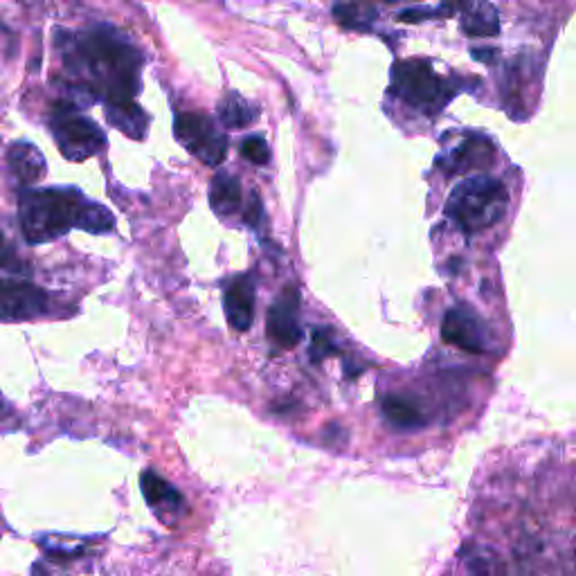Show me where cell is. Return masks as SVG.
Masks as SVG:
<instances>
[{"mask_svg": "<svg viewBox=\"0 0 576 576\" xmlns=\"http://www.w3.org/2000/svg\"><path fill=\"white\" fill-rule=\"evenodd\" d=\"M243 219H246V223L252 225V228H257V225L264 221V207H261V201L257 196H250L246 212H243Z\"/></svg>", "mask_w": 576, "mask_h": 576, "instance_id": "44dd1931", "label": "cell"}, {"mask_svg": "<svg viewBox=\"0 0 576 576\" xmlns=\"http://www.w3.org/2000/svg\"><path fill=\"white\" fill-rule=\"evenodd\" d=\"M241 156L252 162V165H266L270 160V149L261 135H248V138L241 142Z\"/></svg>", "mask_w": 576, "mask_h": 576, "instance_id": "d6986e66", "label": "cell"}, {"mask_svg": "<svg viewBox=\"0 0 576 576\" xmlns=\"http://www.w3.org/2000/svg\"><path fill=\"white\" fill-rule=\"evenodd\" d=\"M48 311V295L23 279L0 277V320L25 322Z\"/></svg>", "mask_w": 576, "mask_h": 576, "instance_id": "52a82bcc", "label": "cell"}, {"mask_svg": "<svg viewBox=\"0 0 576 576\" xmlns=\"http://www.w3.org/2000/svg\"><path fill=\"white\" fill-rule=\"evenodd\" d=\"M441 338L450 345L468 351V354H486L489 351V338L482 320L473 311L457 306L444 315L441 322Z\"/></svg>", "mask_w": 576, "mask_h": 576, "instance_id": "ba28073f", "label": "cell"}, {"mask_svg": "<svg viewBox=\"0 0 576 576\" xmlns=\"http://www.w3.org/2000/svg\"><path fill=\"white\" fill-rule=\"evenodd\" d=\"M174 133L176 140L203 165L216 167L228 156V138L203 113H178Z\"/></svg>", "mask_w": 576, "mask_h": 576, "instance_id": "8992f818", "label": "cell"}, {"mask_svg": "<svg viewBox=\"0 0 576 576\" xmlns=\"http://www.w3.org/2000/svg\"><path fill=\"white\" fill-rule=\"evenodd\" d=\"M255 300L257 288L255 279L250 275H241L228 286L223 297L225 318L234 331H248L252 320H255Z\"/></svg>", "mask_w": 576, "mask_h": 576, "instance_id": "8fae6325", "label": "cell"}, {"mask_svg": "<svg viewBox=\"0 0 576 576\" xmlns=\"http://www.w3.org/2000/svg\"><path fill=\"white\" fill-rule=\"evenodd\" d=\"M7 160H9V169L14 171V176L21 180L23 185L36 183V180H41L45 176V171H48L41 151L30 142L12 144L7 151Z\"/></svg>", "mask_w": 576, "mask_h": 576, "instance_id": "5bb4252c", "label": "cell"}, {"mask_svg": "<svg viewBox=\"0 0 576 576\" xmlns=\"http://www.w3.org/2000/svg\"><path fill=\"white\" fill-rule=\"evenodd\" d=\"M392 95L423 113H437L453 97L444 79L426 61H401L392 68Z\"/></svg>", "mask_w": 576, "mask_h": 576, "instance_id": "277c9868", "label": "cell"}, {"mask_svg": "<svg viewBox=\"0 0 576 576\" xmlns=\"http://www.w3.org/2000/svg\"><path fill=\"white\" fill-rule=\"evenodd\" d=\"M50 131L59 144V151L72 162L97 156L106 144L104 131L70 102H59L52 108Z\"/></svg>", "mask_w": 576, "mask_h": 576, "instance_id": "5b68a950", "label": "cell"}, {"mask_svg": "<svg viewBox=\"0 0 576 576\" xmlns=\"http://www.w3.org/2000/svg\"><path fill=\"white\" fill-rule=\"evenodd\" d=\"M385 3H399V0H385Z\"/></svg>", "mask_w": 576, "mask_h": 576, "instance_id": "603a6c76", "label": "cell"}, {"mask_svg": "<svg viewBox=\"0 0 576 576\" xmlns=\"http://www.w3.org/2000/svg\"><path fill=\"white\" fill-rule=\"evenodd\" d=\"M509 207V192L498 178L473 176L450 192L446 212L466 234H477L502 221Z\"/></svg>", "mask_w": 576, "mask_h": 576, "instance_id": "3957f363", "label": "cell"}, {"mask_svg": "<svg viewBox=\"0 0 576 576\" xmlns=\"http://www.w3.org/2000/svg\"><path fill=\"white\" fill-rule=\"evenodd\" d=\"M63 61L79 79L81 93L106 104L131 102L140 90L142 54L108 25L79 34H63Z\"/></svg>", "mask_w": 576, "mask_h": 576, "instance_id": "6da1fadb", "label": "cell"}, {"mask_svg": "<svg viewBox=\"0 0 576 576\" xmlns=\"http://www.w3.org/2000/svg\"><path fill=\"white\" fill-rule=\"evenodd\" d=\"M381 408L385 419L392 423L396 428H403V430H412V428H419L423 426V414L417 408V403L412 399H405V396H385L381 401Z\"/></svg>", "mask_w": 576, "mask_h": 576, "instance_id": "e0dca14e", "label": "cell"}, {"mask_svg": "<svg viewBox=\"0 0 576 576\" xmlns=\"http://www.w3.org/2000/svg\"><path fill=\"white\" fill-rule=\"evenodd\" d=\"M219 120L230 129H243L257 120V108L248 104L241 95L230 93L219 106Z\"/></svg>", "mask_w": 576, "mask_h": 576, "instance_id": "ac0fdd59", "label": "cell"}, {"mask_svg": "<svg viewBox=\"0 0 576 576\" xmlns=\"http://www.w3.org/2000/svg\"><path fill=\"white\" fill-rule=\"evenodd\" d=\"M268 336L279 347L293 349L302 340L300 327V293L297 288L286 286L282 295L268 311Z\"/></svg>", "mask_w": 576, "mask_h": 576, "instance_id": "9c48e42d", "label": "cell"}, {"mask_svg": "<svg viewBox=\"0 0 576 576\" xmlns=\"http://www.w3.org/2000/svg\"><path fill=\"white\" fill-rule=\"evenodd\" d=\"M106 120L111 122L117 131H122L133 140H142L144 135H147L149 117L135 104V99H131V102L106 104Z\"/></svg>", "mask_w": 576, "mask_h": 576, "instance_id": "9a60e30c", "label": "cell"}, {"mask_svg": "<svg viewBox=\"0 0 576 576\" xmlns=\"http://www.w3.org/2000/svg\"><path fill=\"white\" fill-rule=\"evenodd\" d=\"M140 484L149 507L156 511L160 518L180 516V509L185 507V498L167 480H162V477L153 471H144L140 477Z\"/></svg>", "mask_w": 576, "mask_h": 576, "instance_id": "7c38bea8", "label": "cell"}, {"mask_svg": "<svg viewBox=\"0 0 576 576\" xmlns=\"http://www.w3.org/2000/svg\"><path fill=\"white\" fill-rule=\"evenodd\" d=\"M241 203H243V192H241L239 178L232 174H225V171H219L210 183L212 210L225 219V216H232L234 212L241 210Z\"/></svg>", "mask_w": 576, "mask_h": 576, "instance_id": "2e32d148", "label": "cell"}, {"mask_svg": "<svg viewBox=\"0 0 576 576\" xmlns=\"http://www.w3.org/2000/svg\"><path fill=\"white\" fill-rule=\"evenodd\" d=\"M493 156H495L493 142L489 138H484V135L471 133V135H466V138L459 142L455 149H450L446 156H441L437 160V165L444 169L446 174L457 176V174H466V171H473V169L491 167Z\"/></svg>", "mask_w": 576, "mask_h": 576, "instance_id": "30bf717a", "label": "cell"}, {"mask_svg": "<svg viewBox=\"0 0 576 576\" xmlns=\"http://www.w3.org/2000/svg\"><path fill=\"white\" fill-rule=\"evenodd\" d=\"M455 14L462 18V30L468 36H495L500 32L498 14L484 0H459Z\"/></svg>", "mask_w": 576, "mask_h": 576, "instance_id": "4fadbf2b", "label": "cell"}, {"mask_svg": "<svg viewBox=\"0 0 576 576\" xmlns=\"http://www.w3.org/2000/svg\"><path fill=\"white\" fill-rule=\"evenodd\" d=\"M473 57L484 63H491L495 59V50H473Z\"/></svg>", "mask_w": 576, "mask_h": 576, "instance_id": "7402d4cb", "label": "cell"}, {"mask_svg": "<svg viewBox=\"0 0 576 576\" xmlns=\"http://www.w3.org/2000/svg\"><path fill=\"white\" fill-rule=\"evenodd\" d=\"M309 354H311L313 363H320V360H324L327 356L338 354V347L333 345V340L327 331H315L313 338H311Z\"/></svg>", "mask_w": 576, "mask_h": 576, "instance_id": "ffe728a7", "label": "cell"}, {"mask_svg": "<svg viewBox=\"0 0 576 576\" xmlns=\"http://www.w3.org/2000/svg\"><path fill=\"white\" fill-rule=\"evenodd\" d=\"M18 221L30 243L59 239L72 228L102 234L115 225L113 214L104 205L88 201L70 187L25 189L18 201Z\"/></svg>", "mask_w": 576, "mask_h": 576, "instance_id": "7a4b0ae2", "label": "cell"}]
</instances>
